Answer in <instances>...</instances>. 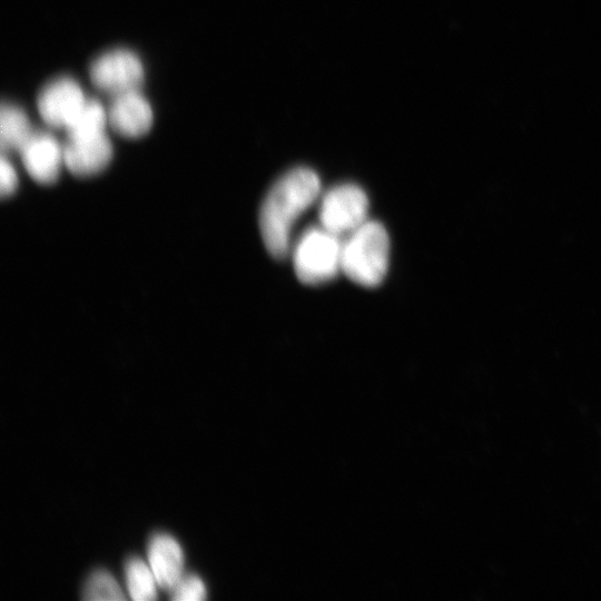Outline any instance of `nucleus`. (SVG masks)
Returning <instances> with one entry per match:
<instances>
[{"mask_svg":"<svg viewBox=\"0 0 601 601\" xmlns=\"http://www.w3.org/2000/svg\"><path fill=\"white\" fill-rule=\"evenodd\" d=\"M367 208L368 199L362 188L353 184L338 185L324 196L319 221L323 228L338 236L364 224Z\"/></svg>","mask_w":601,"mask_h":601,"instance_id":"obj_5","label":"nucleus"},{"mask_svg":"<svg viewBox=\"0 0 601 601\" xmlns=\"http://www.w3.org/2000/svg\"><path fill=\"white\" fill-rule=\"evenodd\" d=\"M154 121L152 108L139 90L114 96L108 124L119 135L138 138L147 134Z\"/></svg>","mask_w":601,"mask_h":601,"instance_id":"obj_9","label":"nucleus"},{"mask_svg":"<svg viewBox=\"0 0 601 601\" xmlns=\"http://www.w3.org/2000/svg\"><path fill=\"white\" fill-rule=\"evenodd\" d=\"M108 111L96 99H88L67 126L69 136H85L106 131Z\"/></svg>","mask_w":601,"mask_h":601,"instance_id":"obj_13","label":"nucleus"},{"mask_svg":"<svg viewBox=\"0 0 601 601\" xmlns=\"http://www.w3.org/2000/svg\"><path fill=\"white\" fill-rule=\"evenodd\" d=\"M65 167L73 175L87 177L104 170L112 158V145L106 131L69 136L63 144Z\"/></svg>","mask_w":601,"mask_h":601,"instance_id":"obj_7","label":"nucleus"},{"mask_svg":"<svg viewBox=\"0 0 601 601\" xmlns=\"http://www.w3.org/2000/svg\"><path fill=\"white\" fill-rule=\"evenodd\" d=\"M127 591L132 600L145 601L157 598L158 582L148 562L131 556L125 564Z\"/></svg>","mask_w":601,"mask_h":601,"instance_id":"obj_12","label":"nucleus"},{"mask_svg":"<svg viewBox=\"0 0 601 601\" xmlns=\"http://www.w3.org/2000/svg\"><path fill=\"white\" fill-rule=\"evenodd\" d=\"M148 563L159 588L173 590L184 577V552L178 541L167 533H155L147 548Z\"/></svg>","mask_w":601,"mask_h":601,"instance_id":"obj_10","label":"nucleus"},{"mask_svg":"<svg viewBox=\"0 0 601 601\" xmlns=\"http://www.w3.org/2000/svg\"><path fill=\"white\" fill-rule=\"evenodd\" d=\"M92 83L112 97L139 90L144 80V65L131 50L116 48L99 55L90 65Z\"/></svg>","mask_w":601,"mask_h":601,"instance_id":"obj_4","label":"nucleus"},{"mask_svg":"<svg viewBox=\"0 0 601 601\" xmlns=\"http://www.w3.org/2000/svg\"><path fill=\"white\" fill-rule=\"evenodd\" d=\"M18 175L13 164L3 154L0 160V191L2 196H9L17 189Z\"/></svg>","mask_w":601,"mask_h":601,"instance_id":"obj_16","label":"nucleus"},{"mask_svg":"<svg viewBox=\"0 0 601 601\" xmlns=\"http://www.w3.org/2000/svg\"><path fill=\"white\" fill-rule=\"evenodd\" d=\"M86 100L81 86L73 78L58 77L40 90L37 107L47 125L66 129Z\"/></svg>","mask_w":601,"mask_h":601,"instance_id":"obj_6","label":"nucleus"},{"mask_svg":"<svg viewBox=\"0 0 601 601\" xmlns=\"http://www.w3.org/2000/svg\"><path fill=\"white\" fill-rule=\"evenodd\" d=\"M319 194V179L309 168L297 167L283 175L269 189L259 213V227L269 254L282 259L289 248L295 220Z\"/></svg>","mask_w":601,"mask_h":601,"instance_id":"obj_1","label":"nucleus"},{"mask_svg":"<svg viewBox=\"0 0 601 601\" xmlns=\"http://www.w3.org/2000/svg\"><path fill=\"white\" fill-rule=\"evenodd\" d=\"M83 599L90 601H119L126 595L117 580L106 570H95L83 587Z\"/></svg>","mask_w":601,"mask_h":601,"instance_id":"obj_14","label":"nucleus"},{"mask_svg":"<svg viewBox=\"0 0 601 601\" xmlns=\"http://www.w3.org/2000/svg\"><path fill=\"white\" fill-rule=\"evenodd\" d=\"M388 252L390 240L384 226L365 221L343 245L341 268L362 286H377L387 272Z\"/></svg>","mask_w":601,"mask_h":601,"instance_id":"obj_2","label":"nucleus"},{"mask_svg":"<svg viewBox=\"0 0 601 601\" xmlns=\"http://www.w3.org/2000/svg\"><path fill=\"white\" fill-rule=\"evenodd\" d=\"M170 592L171 598L176 601H200L206 598V587L203 580L195 574H184Z\"/></svg>","mask_w":601,"mask_h":601,"instance_id":"obj_15","label":"nucleus"},{"mask_svg":"<svg viewBox=\"0 0 601 601\" xmlns=\"http://www.w3.org/2000/svg\"><path fill=\"white\" fill-rule=\"evenodd\" d=\"M19 152L27 173L40 184L55 183L65 166L63 145L48 132L33 131Z\"/></svg>","mask_w":601,"mask_h":601,"instance_id":"obj_8","label":"nucleus"},{"mask_svg":"<svg viewBox=\"0 0 601 601\" xmlns=\"http://www.w3.org/2000/svg\"><path fill=\"white\" fill-rule=\"evenodd\" d=\"M342 248L337 235L325 228L308 229L294 252V268L298 279L315 285L334 278L341 268Z\"/></svg>","mask_w":601,"mask_h":601,"instance_id":"obj_3","label":"nucleus"},{"mask_svg":"<svg viewBox=\"0 0 601 601\" xmlns=\"http://www.w3.org/2000/svg\"><path fill=\"white\" fill-rule=\"evenodd\" d=\"M32 134L26 112L18 106L3 104L0 112L2 151H20Z\"/></svg>","mask_w":601,"mask_h":601,"instance_id":"obj_11","label":"nucleus"}]
</instances>
